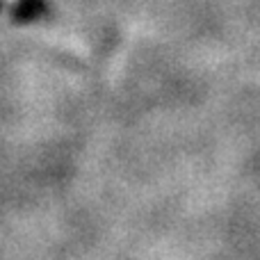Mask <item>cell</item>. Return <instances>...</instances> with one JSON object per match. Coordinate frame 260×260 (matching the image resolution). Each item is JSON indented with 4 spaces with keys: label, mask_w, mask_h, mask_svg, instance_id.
Instances as JSON below:
<instances>
[{
    "label": "cell",
    "mask_w": 260,
    "mask_h": 260,
    "mask_svg": "<svg viewBox=\"0 0 260 260\" xmlns=\"http://www.w3.org/2000/svg\"><path fill=\"white\" fill-rule=\"evenodd\" d=\"M44 9V5H41V0H23L21 7H18V14L25 18L32 16V12H41Z\"/></svg>",
    "instance_id": "obj_1"
}]
</instances>
